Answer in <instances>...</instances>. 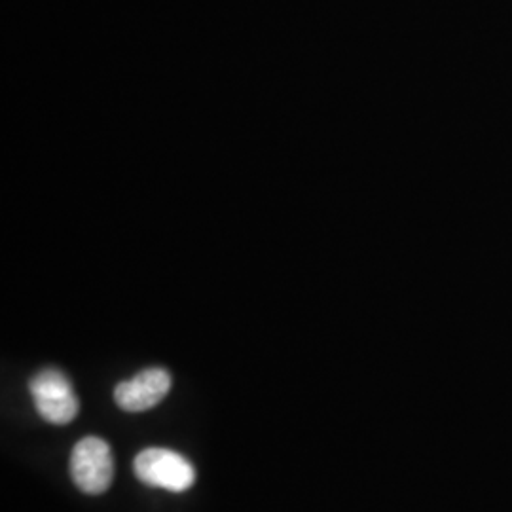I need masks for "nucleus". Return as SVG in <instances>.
I'll list each match as a JSON object with an SVG mask.
<instances>
[{
    "label": "nucleus",
    "instance_id": "1",
    "mask_svg": "<svg viewBox=\"0 0 512 512\" xmlns=\"http://www.w3.org/2000/svg\"><path fill=\"white\" fill-rule=\"evenodd\" d=\"M135 475L154 488L169 492H186L194 484V467L181 454L165 448H148L135 458Z\"/></svg>",
    "mask_w": 512,
    "mask_h": 512
},
{
    "label": "nucleus",
    "instance_id": "2",
    "mask_svg": "<svg viewBox=\"0 0 512 512\" xmlns=\"http://www.w3.org/2000/svg\"><path fill=\"white\" fill-rule=\"evenodd\" d=\"M71 475L84 494L107 492L114 478V459L109 444L99 437L80 440L71 456Z\"/></svg>",
    "mask_w": 512,
    "mask_h": 512
},
{
    "label": "nucleus",
    "instance_id": "3",
    "mask_svg": "<svg viewBox=\"0 0 512 512\" xmlns=\"http://www.w3.org/2000/svg\"><path fill=\"white\" fill-rule=\"evenodd\" d=\"M29 389L37 412L44 420L54 425H65L76 418L80 404L74 395L73 385L63 372L46 368L31 380Z\"/></svg>",
    "mask_w": 512,
    "mask_h": 512
},
{
    "label": "nucleus",
    "instance_id": "4",
    "mask_svg": "<svg viewBox=\"0 0 512 512\" xmlns=\"http://www.w3.org/2000/svg\"><path fill=\"white\" fill-rule=\"evenodd\" d=\"M171 376L162 368H148L114 389V401L126 412H145L164 401Z\"/></svg>",
    "mask_w": 512,
    "mask_h": 512
}]
</instances>
